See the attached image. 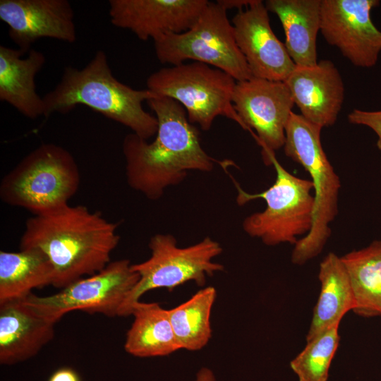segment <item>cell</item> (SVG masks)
I'll list each match as a JSON object with an SVG mask.
<instances>
[{"mask_svg": "<svg viewBox=\"0 0 381 381\" xmlns=\"http://www.w3.org/2000/svg\"><path fill=\"white\" fill-rule=\"evenodd\" d=\"M158 121L154 140L148 142L131 133L122 143L128 186L156 200L165 190L180 184L189 171H211L215 164L226 167L202 147L200 131L185 109L176 100L159 97L147 101Z\"/></svg>", "mask_w": 381, "mask_h": 381, "instance_id": "cell-1", "label": "cell"}, {"mask_svg": "<svg viewBox=\"0 0 381 381\" xmlns=\"http://www.w3.org/2000/svg\"><path fill=\"white\" fill-rule=\"evenodd\" d=\"M118 224L86 206L69 204L55 211L29 217L19 249H37L50 262L52 286L60 289L103 270L120 236Z\"/></svg>", "mask_w": 381, "mask_h": 381, "instance_id": "cell-2", "label": "cell"}, {"mask_svg": "<svg viewBox=\"0 0 381 381\" xmlns=\"http://www.w3.org/2000/svg\"><path fill=\"white\" fill-rule=\"evenodd\" d=\"M159 97L147 88L135 90L118 80L107 54L99 50L83 68H65L58 84L42 97L44 116L66 114L82 104L148 140L156 135L158 121L144 109L143 102Z\"/></svg>", "mask_w": 381, "mask_h": 381, "instance_id": "cell-3", "label": "cell"}, {"mask_svg": "<svg viewBox=\"0 0 381 381\" xmlns=\"http://www.w3.org/2000/svg\"><path fill=\"white\" fill-rule=\"evenodd\" d=\"M322 128L292 112L285 130L284 153L308 172L315 190L311 229L298 240L291 254V262L298 265L320 253L331 234L329 224L338 213L341 183L323 150Z\"/></svg>", "mask_w": 381, "mask_h": 381, "instance_id": "cell-4", "label": "cell"}, {"mask_svg": "<svg viewBox=\"0 0 381 381\" xmlns=\"http://www.w3.org/2000/svg\"><path fill=\"white\" fill-rule=\"evenodd\" d=\"M80 176L77 162L64 147L42 143L25 156L0 183V198L33 215L47 214L68 204Z\"/></svg>", "mask_w": 381, "mask_h": 381, "instance_id": "cell-5", "label": "cell"}, {"mask_svg": "<svg viewBox=\"0 0 381 381\" xmlns=\"http://www.w3.org/2000/svg\"><path fill=\"white\" fill-rule=\"evenodd\" d=\"M270 165L276 171L274 183L265 190L250 194L244 191L236 181L238 205L258 199L266 202V207L246 217L243 231L250 236L260 238L270 246L289 243L295 245L297 237L310 231L313 224L315 198L311 194V180L297 177L286 171L275 155L270 157Z\"/></svg>", "mask_w": 381, "mask_h": 381, "instance_id": "cell-6", "label": "cell"}, {"mask_svg": "<svg viewBox=\"0 0 381 381\" xmlns=\"http://www.w3.org/2000/svg\"><path fill=\"white\" fill-rule=\"evenodd\" d=\"M236 83L226 72L197 61L162 68L146 81L147 89L178 102L189 121L203 131L210 130L219 116L231 119L246 131L232 103Z\"/></svg>", "mask_w": 381, "mask_h": 381, "instance_id": "cell-7", "label": "cell"}, {"mask_svg": "<svg viewBox=\"0 0 381 381\" xmlns=\"http://www.w3.org/2000/svg\"><path fill=\"white\" fill-rule=\"evenodd\" d=\"M226 11L217 1H209L189 30L166 33L154 40L159 61L175 66L190 59L219 68L236 82L253 78L237 46Z\"/></svg>", "mask_w": 381, "mask_h": 381, "instance_id": "cell-8", "label": "cell"}, {"mask_svg": "<svg viewBox=\"0 0 381 381\" xmlns=\"http://www.w3.org/2000/svg\"><path fill=\"white\" fill-rule=\"evenodd\" d=\"M150 257L140 263L131 265L139 280L123 303L119 316L131 315L132 307L147 291L164 288L172 291L180 285L193 281L202 286L206 277L223 271L224 267L212 260L222 252L221 245L209 236L187 246H177L170 234H156L149 241Z\"/></svg>", "mask_w": 381, "mask_h": 381, "instance_id": "cell-9", "label": "cell"}, {"mask_svg": "<svg viewBox=\"0 0 381 381\" xmlns=\"http://www.w3.org/2000/svg\"><path fill=\"white\" fill-rule=\"evenodd\" d=\"M131 265L127 259L110 262L101 271L71 283L56 294L38 296L32 293L22 300L54 323L73 310L119 316L123 303L139 280Z\"/></svg>", "mask_w": 381, "mask_h": 381, "instance_id": "cell-10", "label": "cell"}, {"mask_svg": "<svg viewBox=\"0 0 381 381\" xmlns=\"http://www.w3.org/2000/svg\"><path fill=\"white\" fill-rule=\"evenodd\" d=\"M232 103L246 131L262 147L264 163L270 165V155L284 145L285 130L294 106L287 85L254 77L236 82Z\"/></svg>", "mask_w": 381, "mask_h": 381, "instance_id": "cell-11", "label": "cell"}, {"mask_svg": "<svg viewBox=\"0 0 381 381\" xmlns=\"http://www.w3.org/2000/svg\"><path fill=\"white\" fill-rule=\"evenodd\" d=\"M379 0H321L320 32L353 66H375L381 52V30L373 23Z\"/></svg>", "mask_w": 381, "mask_h": 381, "instance_id": "cell-12", "label": "cell"}, {"mask_svg": "<svg viewBox=\"0 0 381 381\" xmlns=\"http://www.w3.org/2000/svg\"><path fill=\"white\" fill-rule=\"evenodd\" d=\"M268 12L261 0L238 11L231 19L234 37L253 77L284 82L296 66L273 32Z\"/></svg>", "mask_w": 381, "mask_h": 381, "instance_id": "cell-13", "label": "cell"}, {"mask_svg": "<svg viewBox=\"0 0 381 381\" xmlns=\"http://www.w3.org/2000/svg\"><path fill=\"white\" fill-rule=\"evenodd\" d=\"M0 19L22 52L41 38L76 40L74 11L67 0H1Z\"/></svg>", "mask_w": 381, "mask_h": 381, "instance_id": "cell-14", "label": "cell"}, {"mask_svg": "<svg viewBox=\"0 0 381 381\" xmlns=\"http://www.w3.org/2000/svg\"><path fill=\"white\" fill-rule=\"evenodd\" d=\"M208 0H110L109 15L114 26L127 29L143 41L189 30Z\"/></svg>", "mask_w": 381, "mask_h": 381, "instance_id": "cell-15", "label": "cell"}, {"mask_svg": "<svg viewBox=\"0 0 381 381\" xmlns=\"http://www.w3.org/2000/svg\"><path fill=\"white\" fill-rule=\"evenodd\" d=\"M284 83L303 117L321 128L335 123L345 88L332 61L325 59L314 66H296Z\"/></svg>", "mask_w": 381, "mask_h": 381, "instance_id": "cell-16", "label": "cell"}, {"mask_svg": "<svg viewBox=\"0 0 381 381\" xmlns=\"http://www.w3.org/2000/svg\"><path fill=\"white\" fill-rule=\"evenodd\" d=\"M23 300L0 304V363L13 365L36 356L54 337V325Z\"/></svg>", "mask_w": 381, "mask_h": 381, "instance_id": "cell-17", "label": "cell"}, {"mask_svg": "<svg viewBox=\"0 0 381 381\" xmlns=\"http://www.w3.org/2000/svg\"><path fill=\"white\" fill-rule=\"evenodd\" d=\"M18 49L0 46V100L24 116H44V104L36 91L35 78L45 64L44 54L31 49L27 56Z\"/></svg>", "mask_w": 381, "mask_h": 381, "instance_id": "cell-18", "label": "cell"}, {"mask_svg": "<svg viewBox=\"0 0 381 381\" xmlns=\"http://www.w3.org/2000/svg\"><path fill=\"white\" fill-rule=\"evenodd\" d=\"M265 5L279 19L285 35L284 45L295 65L315 66L321 0H267Z\"/></svg>", "mask_w": 381, "mask_h": 381, "instance_id": "cell-19", "label": "cell"}, {"mask_svg": "<svg viewBox=\"0 0 381 381\" xmlns=\"http://www.w3.org/2000/svg\"><path fill=\"white\" fill-rule=\"evenodd\" d=\"M320 291L315 306L306 341L322 332L339 325L342 318L355 308L349 277L341 260L329 253L320 264Z\"/></svg>", "mask_w": 381, "mask_h": 381, "instance_id": "cell-20", "label": "cell"}, {"mask_svg": "<svg viewBox=\"0 0 381 381\" xmlns=\"http://www.w3.org/2000/svg\"><path fill=\"white\" fill-rule=\"evenodd\" d=\"M133 322L126 333L125 351L135 357L169 356L181 348L172 328L168 310L157 303L140 301L133 305Z\"/></svg>", "mask_w": 381, "mask_h": 381, "instance_id": "cell-21", "label": "cell"}, {"mask_svg": "<svg viewBox=\"0 0 381 381\" xmlns=\"http://www.w3.org/2000/svg\"><path fill=\"white\" fill-rule=\"evenodd\" d=\"M53 267L37 249L0 251V304L21 300L35 289L52 285Z\"/></svg>", "mask_w": 381, "mask_h": 381, "instance_id": "cell-22", "label": "cell"}, {"mask_svg": "<svg viewBox=\"0 0 381 381\" xmlns=\"http://www.w3.org/2000/svg\"><path fill=\"white\" fill-rule=\"evenodd\" d=\"M355 298L353 312L364 318L381 316V241L341 257Z\"/></svg>", "mask_w": 381, "mask_h": 381, "instance_id": "cell-23", "label": "cell"}, {"mask_svg": "<svg viewBox=\"0 0 381 381\" xmlns=\"http://www.w3.org/2000/svg\"><path fill=\"white\" fill-rule=\"evenodd\" d=\"M216 296L213 286L205 287L186 301L168 310L181 349L198 351L207 344L212 337L210 315Z\"/></svg>", "mask_w": 381, "mask_h": 381, "instance_id": "cell-24", "label": "cell"}, {"mask_svg": "<svg viewBox=\"0 0 381 381\" xmlns=\"http://www.w3.org/2000/svg\"><path fill=\"white\" fill-rule=\"evenodd\" d=\"M339 343V326L307 341L305 348L290 362V367L298 380L327 381Z\"/></svg>", "mask_w": 381, "mask_h": 381, "instance_id": "cell-25", "label": "cell"}, {"mask_svg": "<svg viewBox=\"0 0 381 381\" xmlns=\"http://www.w3.org/2000/svg\"><path fill=\"white\" fill-rule=\"evenodd\" d=\"M349 123L371 128L377 136V147L381 153V110L367 111L354 109L348 114Z\"/></svg>", "mask_w": 381, "mask_h": 381, "instance_id": "cell-26", "label": "cell"}, {"mask_svg": "<svg viewBox=\"0 0 381 381\" xmlns=\"http://www.w3.org/2000/svg\"><path fill=\"white\" fill-rule=\"evenodd\" d=\"M48 381H81L77 372L68 367H63L54 371Z\"/></svg>", "mask_w": 381, "mask_h": 381, "instance_id": "cell-27", "label": "cell"}, {"mask_svg": "<svg viewBox=\"0 0 381 381\" xmlns=\"http://www.w3.org/2000/svg\"><path fill=\"white\" fill-rule=\"evenodd\" d=\"M253 0H218L217 2L226 11L228 9L237 8L242 10L250 6Z\"/></svg>", "mask_w": 381, "mask_h": 381, "instance_id": "cell-28", "label": "cell"}, {"mask_svg": "<svg viewBox=\"0 0 381 381\" xmlns=\"http://www.w3.org/2000/svg\"><path fill=\"white\" fill-rule=\"evenodd\" d=\"M193 381H216V378L211 369L202 367L198 371Z\"/></svg>", "mask_w": 381, "mask_h": 381, "instance_id": "cell-29", "label": "cell"}, {"mask_svg": "<svg viewBox=\"0 0 381 381\" xmlns=\"http://www.w3.org/2000/svg\"><path fill=\"white\" fill-rule=\"evenodd\" d=\"M380 169H381V165H380Z\"/></svg>", "mask_w": 381, "mask_h": 381, "instance_id": "cell-30", "label": "cell"}]
</instances>
